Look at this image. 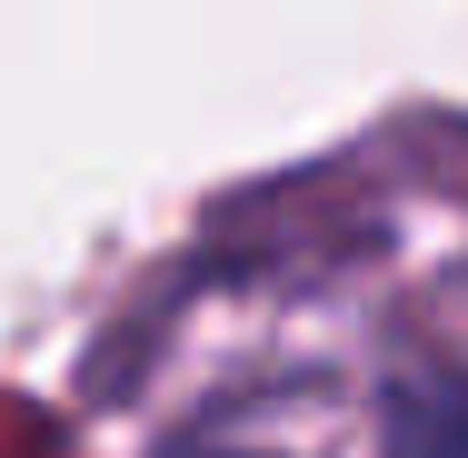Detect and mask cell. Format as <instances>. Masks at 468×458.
<instances>
[{"label": "cell", "mask_w": 468, "mask_h": 458, "mask_svg": "<svg viewBox=\"0 0 468 458\" xmlns=\"http://www.w3.org/2000/svg\"><path fill=\"white\" fill-rule=\"evenodd\" d=\"M388 458H468V389L459 378H419L388 409Z\"/></svg>", "instance_id": "6da1fadb"}]
</instances>
